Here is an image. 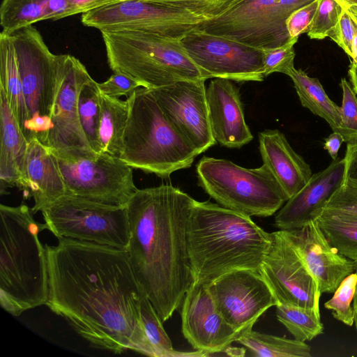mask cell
Listing matches in <instances>:
<instances>
[{"label":"cell","mask_w":357,"mask_h":357,"mask_svg":"<svg viewBox=\"0 0 357 357\" xmlns=\"http://www.w3.org/2000/svg\"><path fill=\"white\" fill-rule=\"evenodd\" d=\"M46 305L93 347L154 357L141 319L146 295L126 250L70 238L45 245Z\"/></svg>","instance_id":"6da1fadb"},{"label":"cell","mask_w":357,"mask_h":357,"mask_svg":"<svg viewBox=\"0 0 357 357\" xmlns=\"http://www.w3.org/2000/svg\"><path fill=\"white\" fill-rule=\"evenodd\" d=\"M195 200L162 184L138 189L126 205L132 267L162 323L181 307L195 282L187 245Z\"/></svg>","instance_id":"7a4b0ae2"},{"label":"cell","mask_w":357,"mask_h":357,"mask_svg":"<svg viewBox=\"0 0 357 357\" xmlns=\"http://www.w3.org/2000/svg\"><path fill=\"white\" fill-rule=\"evenodd\" d=\"M272 241L250 216L210 202H195L187 226L194 283L208 285L234 270L259 271Z\"/></svg>","instance_id":"3957f363"},{"label":"cell","mask_w":357,"mask_h":357,"mask_svg":"<svg viewBox=\"0 0 357 357\" xmlns=\"http://www.w3.org/2000/svg\"><path fill=\"white\" fill-rule=\"evenodd\" d=\"M33 214L24 204L0 205V303L15 317L48 299L47 255L38 238L47 226Z\"/></svg>","instance_id":"277c9868"},{"label":"cell","mask_w":357,"mask_h":357,"mask_svg":"<svg viewBox=\"0 0 357 357\" xmlns=\"http://www.w3.org/2000/svg\"><path fill=\"white\" fill-rule=\"evenodd\" d=\"M126 101L128 116L119 158L162 178L190 167L197 153L168 121L151 90L139 87Z\"/></svg>","instance_id":"5b68a950"},{"label":"cell","mask_w":357,"mask_h":357,"mask_svg":"<svg viewBox=\"0 0 357 357\" xmlns=\"http://www.w3.org/2000/svg\"><path fill=\"white\" fill-rule=\"evenodd\" d=\"M100 33L109 68L142 87L153 89L183 80H206L179 39L135 30Z\"/></svg>","instance_id":"8992f818"},{"label":"cell","mask_w":357,"mask_h":357,"mask_svg":"<svg viewBox=\"0 0 357 357\" xmlns=\"http://www.w3.org/2000/svg\"><path fill=\"white\" fill-rule=\"evenodd\" d=\"M198 185L219 205L250 217H268L288 197L269 169L242 167L233 162L203 156L196 165Z\"/></svg>","instance_id":"52a82bcc"},{"label":"cell","mask_w":357,"mask_h":357,"mask_svg":"<svg viewBox=\"0 0 357 357\" xmlns=\"http://www.w3.org/2000/svg\"><path fill=\"white\" fill-rule=\"evenodd\" d=\"M10 34L28 111L25 137L45 144L52 128V111L58 83V54L33 25Z\"/></svg>","instance_id":"ba28073f"},{"label":"cell","mask_w":357,"mask_h":357,"mask_svg":"<svg viewBox=\"0 0 357 357\" xmlns=\"http://www.w3.org/2000/svg\"><path fill=\"white\" fill-rule=\"evenodd\" d=\"M47 229L70 238L127 250L130 230L126 206H115L65 194L44 208Z\"/></svg>","instance_id":"9c48e42d"},{"label":"cell","mask_w":357,"mask_h":357,"mask_svg":"<svg viewBox=\"0 0 357 357\" xmlns=\"http://www.w3.org/2000/svg\"><path fill=\"white\" fill-rule=\"evenodd\" d=\"M312 1L243 0L197 29L261 50L275 48L291 39L286 25L289 15Z\"/></svg>","instance_id":"30bf717a"},{"label":"cell","mask_w":357,"mask_h":357,"mask_svg":"<svg viewBox=\"0 0 357 357\" xmlns=\"http://www.w3.org/2000/svg\"><path fill=\"white\" fill-rule=\"evenodd\" d=\"M204 21L187 10L150 0H114L81 17L84 26L100 31H142L179 40Z\"/></svg>","instance_id":"8fae6325"},{"label":"cell","mask_w":357,"mask_h":357,"mask_svg":"<svg viewBox=\"0 0 357 357\" xmlns=\"http://www.w3.org/2000/svg\"><path fill=\"white\" fill-rule=\"evenodd\" d=\"M91 75L84 64L70 54H58V83L52 111V128L45 144L59 158L75 160L98 156L81 127L78 96Z\"/></svg>","instance_id":"7c38bea8"},{"label":"cell","mask_w":357,"mask_h":357,"mask_svg":"<svg viewBox=\"0 0 357 357\" xmlns=\"http://www.w3.org/2000/svg\"><path fill=\"white\" fill-rule=\"evenodd\" d=\"M181 43L206 79L244 82L265 78L264 50L198 29L187 33Z\"/></svg>","instance_id":"4fadbf2b"},{"label":"cell","mask_w":357,"mask_h":357,"mask_svg":"<svg viewBox=\"0 0 357 357\" xmlns=\"http://www.w3.org/2000/svg\"><path fill=\"white\" fill-rule=\"evenodd\" d=\"M56 158L66 194L105 204L126 206L138 190L132 167L119 157L100 153L95 158Z\"/></svg>","instance_id":"5bb4252c"},{"label":"cell","mask_w":357,"mask_h":357,"mask_svg":"<svg viewBox=\"0 0 357 357\" xmlns=\"http://www.w3.org/2000/svg\"><path fill=\"white\" fill-rule=\"evenodd\" d=\"M272 241L259 273L278 305L297 306L319 312L318 282L282 230L271 233Z\"/></svg>","instance_id":"9a60e30c"},{"label":"cell","mask_w":357,"mask_h":357,"mask_svg":"<svg viewBox=\"0 0 357 357\" xmlns=\"http://www.w3.org/2000/svg\"><path fill=\"white\" fill-rule=\"evenodd\" d=\"M226 321L241 334L252 329L259 317L278 303L257 271H230L208 285Z\"/></svg>","instance_id":"2e32d148"},{"label":"cell","mask_w":357,"mask_h":357,"mask_svg":"<svg viewBox=\"0 0 357 357\" xmlns=\"http://www.w3.org/2000/svg\"><path fill=\"white\" fill-rule=\"evenodd\" d=\"M205 81L183 80L150 89L168 121L198 155L217 143L209 121Z\"/></svg>","instance_id":"e0dca14e"},{"label":"cell","mask_w":357,"mask_h":357,"mask_svg":"<svg viewBox=\"0 0 357 357\" xmlns=\"http://www.w3.org/2000/svg\"><path fill=\"white\" fill-rule=\"evenodd\" d=\"M181 307L183 334L197 351L220 352L241 335L226 321L206 284L194 283Z\"/></svg>","instance_id":"ac0fdd59"},{"label":"cell","mask_w":357,"mask_h":357,"mask_svg":"<svg viewBox=\"0 0 357 357\" xmlns=\"http://www.w3.org/2000/svg\"><path fill=\"white\" fill-rule=\"evenodd\" d=\"M282 231L315 278L321 294L334 293L342 281L356 271L354 260L330 244L315 220L300 228Z\"/></svg>","instance_id":"d6986e66"},{"label":"cell","mask_w":357,"mask_h":357,"mask_svg":"<svg viewBox=\"0 0 357 357\" xmlns=\"http://www.w3.org/2000/svg\"><path fill=\"white\" fill-rule=\"evenodd\" d=\"M344 175V158L334 160L325 169L312 174L305 186L280 208L275 216V226L280 230H291L314 220L343 184Z\"/></svg>","instance_id":"ffe728a7"},{"label":"cell","mask_w":357,"mask_h":357,"mask_svg":"<svg viewBox=\"0 0 357 357\" xmlns=\"http://www.w3.org/2000/svg\"><path fill=\"white\" fill-rule=\"evenodd\" d=\"M213 137L220 145L241 148L253 139L247 125L238 88L231 80L212 79L206 89Z\"/></svg>","instance_id":"44dd1931"},{"label":"cell","mask_w":357,"mask_h":357,"mask_svg":"<svg viewBox=\"0 0 357 357\" xmlns=\"http://www.w3.org/2000/svg\"><path fill=\"white\" fill-rule=\"evenodd\" d=\"M22 189L33 198V213L66 194V187L56 157L51 150L33 137L28 141Z\"/></svg>","instance_id":"7402d4cb"},{"label":"cell","mask_w":357,"mask_h":357,"mask_svg":"<svg viewBox=\"0 0 357 357\" xmlns=\"http://www.w3.org/2000/svg\"><path fill=\"white\" fill-rule=\"evenodd\" d=\"M259 151L264 164L275 176L288 199L301 190L311 178L309 165L289 144L278 130L259 133Z\"/></svg>","instance_id":"603a6c76"},{"label":"cell","mask_w":357,"mask_h":357,"mask_svg":"<svg viewBox=\"0 0 357 357\" xmlns=\"http://www.w3.org/2000/svg\"><path fill=\"white\" fill-rule=\"evenodd\" d=\"M0 180L3 187L22 189L23 172L28 140L17 123L0 86Z\"/></svg>","instance_id":"cb8c5ba5"},{"label":"cell","mask_w":357,"mask_h":357,"mask_svg":"<svg viewBox=\"0 0 357 357\" xmlns=\"http://www.w3.org/2000/svg\"><path fill=\"white\" fill-rule=\"evenodd\" d=\"M67 17V0H2L0 6V24L6 33Z\"/></svg>","instance_id":"d4e9b609"},{"label":"cell","mask_w":357,"mask_h":357,"mask_svg":"<svg viewBox=\"0 0 357 357\" xmlns=\"http://www.w3.org/2000/svg\"><path fill=\"white\" fill-rule=\"evenodd\" d=\"M0 86L6 94L10 109L25 135L28 121L15 50L10 33H0Z\"/></svg>","instance_id":"484cf974"},{"label":"cell","mask_w":357,"mask_h":357,"mask_svg":"<svg viewBox=\"0 0 357 357\" xmlns=\"http://www.w3.org/2000/svg\"><path fill=\"white\" fill-rule=\"evenodd\" d=\"M286 75L292 79L301 105L324 119L335 132L341 123V109L330 99L319 80L294 67Z\"/></svg>","instance_id":"4316f807"},{"label":"cell","mask_w":357,"mask_h":357,"mask_svg":"<svg viewBox=\"0 0 357 357\" xmlns=\"http://www.w3.org/2000/svg\"><path fill=\"white\" fill-rule=\"evenodd\" d=\"M100 107L98 142L100 153L119 158L128 116V102L100 91Z\"/></svg>","instance_id":"83f0119b"},{"label":"cell","mask_w":357,"mask_h":357,"mask_svg":"<svg viewBox=\"0 0 357 357\" xmlns=\"http://www.w3.org/2000/svg\"><path fill=\"white\" fill-rule=\"evenodd\" d=\"M236 342L247 347L255 356H312L311 348L305 342L262 333L252 329L242 333Z\"/></svg>","instance_id":"f1b7e54d"},{"label":"cell","mask_w":357,"mask_h":357,"mask_svg":"<svg viewBox=\"0 0 357 357\" xmlns=\"http://www.w3.org/2000/svg\"><path fill=\"white\" fill-rule=\"evenodd\" d=\"M314 220L330 244L341 255L357 258V219L321 212Z\"/></svg>","instance_id":"f546056e"},{"label":"cell","mask_w":357,"mask_h":357,"mask_svg":"<svg viewBox=\"0 0 357 357\" xmlns=\"http://www.w3.org/2000/svg\"><path fill=\"white\" fill-rule=\"evenodd\" d=\"M140 310L142 325L154 357L208 356L201 351L184 352L175 350L170 338L163 328L162 321L146 295L142 298Z\"/></svg>","instance_id":"4dcf8cb0"},{"label":"cell","mask_w":357,"mask_h":357,"mask_svg":"<svg viewBox=\"0 0 357 357\" xmlns=\"http://www.w3.org/2000/svg\"><path fill=\"white\" fill-rule=\"evenodd\" d=\"M79 119L91 148L100 154L98 126L100 114L98 83L91 77L82 86L78 96Z\"/></svg>","instance_id":"1f68e13d"},{"label":"cell","mask_w":357,"mask_h":357,"mask_svg":"<svg viewBox=\"0 0 357 357\" xmlns=\"http://www.w3.org/2000/svg\"><path fill=\"white\" fill-rule=\"evenodd\" d=\"M276 307L278 320L284 326L294 339L312 340L324 332L320 313L305 308L280 304Z\"/></svg>","instance_id":"d6a6232c"},{"label":"cell","mask_w":357,"mask_h":357,"mask_svg":"<svg viewBox=\"0 0 357 357\" xmlns=\"http://www.w3.org/2000/svg\"><path fill=\"white\" fill-rule=\"evenodd\" d=\"M357 274L347 275L340 284L333 297L324 303V307L332 310L333 317L347 326L354 324V312L351 303L356 291Z\"/></svg>","instance_id":"836d02e7"},{"label":"cell","mask_w":357,"mask_h":357,"mask_svg":"<svg viewBox=\"0 0 357 357\" xmlns=\"http://www.w3.org/2000/svg\"><path fill=\"white\" fill-rule=\"evenodd\" d=\"M187 10L205 20L216 18L243 0H150Z\"/></svg>","instance_id":"e575fe53"},{"label":"cell","mask_w":357,"mask_h":357,"mask_svg":"<svg viewBox=\"0 0 357 357\" xmlns=\"http://www.w3.org/2000/svg\"><path fill=\"white\" fill-rule=\"evenodd\" d=\"M345 8L337 0H319L308 36L318 40L328 37Z\"/></svg>","instance_id":"d590c367"},{"label":"cell","mask_w":357,"mask_h":357,"mask_svg":"<svg viewBox=\"0 0 357 357\" xmlns=\"http://www.w3.org/2000/svg\"><path fill=\"white\" fill-rule=\"evenodd\" d=\"M342 89L341 123L335 131L344 138V142L357 141V95L351 84L342 78L340 82Z\"/></svg>","instance_id":"8d00e7d4"},{"label":"cell","mask_w":357,"mask_h":357,"mask_svg":"<svg viewBox=\"0 0 357 357\" xmlns=\"http://www.w3.org/2000/svg\"><path fill=\"white\" fill-rule=\"evenodd\" d=\"M298 38H293L286 44L271 49L264 50L263 63L265 77L273 73L286 74L294 67L296 53L294 45Z\"/></svg>","instance_id":"74e56055"},{"label":"cell","mask_w":357,"mask_h":357,"mask_svg":"<svg viewBox=\"0 0 357 357\" xmlns=\"http://www.w3.org/2000/svg\"><path fill=\"white\" fill-rule=\"evenodd\" d=\"M321 212L357 219V187L343 183L331 196Z\"/></svg>","instance_id":"f35d334b"},{"label":"cell","mask_w":357,"mask_h":357,"mask_svg":"<svg viewBox=\"0 0 357 357\" xmlns=\"http://www.w3.org/2000/svg\"><path fill=\"white\" fill-rule=\"evenodd\" d=\"M319 0H313L294 10L288 17L286 25L291 38L307 33L311 27Z\"/></svg>","instance_id":"ab89813d"},{"label":"cell","mask_w":357,"mask_h":357,"mask_svg":"<svg viewBox=\"0 0 357 357\" xmlns=\"http://www.w3.org/2000/svg\"><path fill=\"white\" fill-rule=\"evenodd\" d=\"M139 87L142 86L137 81L120 73H114L106 81L98 83L100 93L114 98H128Z\"/></svg>","instance_id":"60d3db41"},{"label":"cell","mask_w":357,"mask_h":357,"mask_svg":"<svg viewBox=\"0 0 357 357\" xmlns=\"http://www.w3.org/2000/svg\"><path fill=\"white\" fill-rule=\"evenodd\" d=\"M354 32V21L345 8L335 26L329 32L328 37L336 43L351 57Z\"/></svg>","instance_id":"b9f144b4"},{"label":"cell","mask_w":357,"mask_h":357,"mask_svg":"<svg viewBox=\"0 0 357 357\" xmlns=\"http://www.w3.org/2000/svg\"><path fill=\"white\" fill-rule=\"evenodd\" d=\"M343 183L357 187V141L347 143Z\"/></svg>","instance_id":"7bdbcfd3"},{"label":"cell","mask_w":357,"mask_h":357,"mask_svg":"<svg viewBox=\"0 0 357 357\" xmlns=\"http://www.w3.org/2000/svg\"><path fill=\"white\" fill-rule=\"evenodd\" d=\"M114 0H67L68 16L85 13Z\"/></svg>","instance_id":"ee69618b"},{"label":"cell","mask_w":357,"mask_h":357,"mask_svg":"<svg viewBox=\"0 0 357 357\" xmlns=\"http://www.w3.org/2000/svg\"><path fill=\"white\" fill-rule=\"evenodd\" d=\"M342 142H344L343 137L337 132H333L325 139L324 149L328 151L333 160L337 159Z\"/></svg>","instance_id":"f6af8a7d"},{"label":"cell","mask_w":357,"mask_h":357,"mask_svg":"<svg viewBox=\"0 0 357 357\" xmlns=\"http://www.w3.org/2000/svg\"><path fill=\"white\" fill-rule=\"evenodd\" d=\"M349 76L352 88L357 95V63L352 61L349 66Z\"/></svg>","instance_id":"bcb514c9"},{"label":"cell","mask_w":357,"mask_h":357,"mask_svg":"<svg viewBox=\"0 0 357 357\" xmlns=\"http://www.w3.org/2000/svg\"><path fill=\"white\" fill-rule=\"evenodd\" d=\"M355 23V32L351 44V56L352 61L357 63V23Z\"/></svg>","instance_id":"7dc6e473"},{"label":"cell","mask_w":357,"mask_h":357,"mask_svg":"<svg viewBox=\"0 0 357 357\" xmlns=\"http://www.w3.org/2000/svg\"><path fill=\"white\" fill-rule=\"evenodd\" d=\"M355 264H356V273L357 274V258L354 259ZM353 307H354V324L357 333V284L356 287V291L354 297L353 301Z\"/></svg>","instance_id":"c3c4849f"},{"label":"cell","mask_w":357,"mask_h":357,"mask_svg":"<svg viewBox=\"0 0 357 357\" xmlns=\"http://www.w3.org/2000/svg\"><path fill=\"white\" fill-rule=\"evenodd\" d=\"M346 9L351 18L357 23V4L351 5Z\"/></svg>","instance_id":"681fc988"},{"label":"cell","mask_w":357,"mask_h":357,"mask_svg":"<svg viewBox=\"0 0 357 357\" xmlns=\"http://www.w3.org/2000/svg\"><path fill=\"white\" fill-rule=\"evenodd\" d=\"M346 8L351 5L357 4V0H337Z\"/></svg>","instance_id":"f907efd6"}]
</instances>
